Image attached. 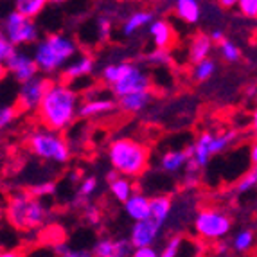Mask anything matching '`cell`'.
<instances>
[{
	"label": "cell",
	"mask_w": 257,
	"mask_h": 257,
	"mask_svg": "<svg viewBox=\"0 0 257 257\" xmlns=\"http://www.w3.org/2000/svg\"><path fill=\"white\" fill-rule=\"evenodd\" d=\"M36 117L45 128L63 132L72 126L76 117H79V95L65 81H52L51 88L36 110Z\"/></svg>",
	"instance_id": "6da1fadb"
},
{
	"label": "cell",
	"mask_w": 257,
	"mask_h": 257,
	"mask_svg": "<svg viewBox=\"0 0 257 257\" xmlns=\"http://www.w3.org/2000/svg\"><path fill=\"white\" fill-rule=\"evenodd\" d=\"M49 210L45 209L40 198L31 194V191H17L9 194L6 203V219L15 230L33 232L45 225Z\"/></svg>",
	"instance_id": "7a4b0ae2"
},
{
	"label": "cell",
	"mask_w": 257,
	"mask_h": 257,
	"mask_svg": "<svg viewBox=\"0 0 257 257\" xmlns=\"http://www.w3.org/2000/svg\"><path fill=\"white\" fill-rule=\"evenodd\" d=\"M108 160L119 175L137 178L148 169L150 148L135 139H115L108 148Z\"/></svg>",
	"instance_id": "3957f363"
},
{
	"label": "cell",
	"mask_w": 257,
	"mask_h": 257,
	"mask_svg": "<svg viewBox=\"0 0 257 257\" xmlns=\"http://www.w3.org/2000/svg\"><path fill=\"white\" fill-rule=\"evenodd\" d=\"M77 52V45L72 38L63 35H49L43 40L35 43V56L36 63L40 67V72L54 74L58 70L65 69V65L72 60Z\"/></svg>",
	"instance_id": "277c9868"
},
{
	"label": "cell",
	"mask_w": 257,
	"mask_h": 257,
	"mask_svg": "<svg viewBox=\"0 0 257 257\" xmlns=\"http://www.w3.org/2000/svg\"><path fill=\"white\" fill-rule=\"evenodd\" d=\"M27 150L42 160L56 164H67L70 160L69 142L60 135V132L49 128H40L27 135Z\"/></svg>",
	"instance_id": "5b68a950"
},
{
	"label": "cell",
	"mask_w": 257,
	"mask_h": 257,
	"mask_svg": "<svg viewBox=\"0 0 257 257\" xmlns=\"http://www.w3.org/2000/svg\"><path fill=\"white\" fill-rule=\"evenodd\" d=\"M193 227L198 239L205 241V243H216V241L225 239L230 234L232 218L223 210L207 207V209L198 210Z\"/></svg>",
	"instance_id": "8992f818"
},
{
	"label": "cell",
	"mask_w": 257,
	"mask_h": 257,
	"mask_svg": "<svg viewBox=\"0 0 257 257\" xmlns=\"http://www.w3.org/2000/svg\"><path fill=\"white\" fill-rule=\"evenodd\" d=\"M4 35L8 36L17 47L35 45L40 40V33L33 18L13 9L4 20Z\"/></svg>",
	"instance_id": "52a82bcc"
},
{
	"label": "cell",
	"mask_w": 257,
	"mask_h": 257,
	"mask_svg": "<svg viewBox=\"0 0 257 257\" xmlns=\"http://www.w3.org/2000/svg\"><path fill=\"white\" fill-rule=\"evenodd\" d=\"M51 85L52 79L45 76H35L27 79L26 83H20V90H18L17 101H15L20 113H33V111L36 113Z\"/></svg>",
	"instance_id": "ba28073f"
},
{
	"label": "cell",
	"mask_w": 257,
	"mask_h": 257,
	"mask_svg": "<svg viewBox=\"0 0 257 257\" xmlns=\"http://www.w3.org/2000/svg\"><path fill=\"white\" fill-rule=\"evenodd\" d=\"M110 90H111V95L117 99L126 94H132V92L151 90V79L141 67L126 61L124 72H122V76L110 86Z\"/></svg>",
	"instance_id": "9c48e42d"
},
{
	"label": "cell",
	"mask_w": 257,
	"mask_h": 257,
	"mask_svg": "<svg viewBox=\"0 0 257 257\" xmlns=\"http://www.w3.org/2000/svg\"><path fill=\"white\" fill-rule=\"evenodd\" d=\"M2 67H4V72L13 76L15 81L18 83H26L27 79L38 76L40 72V67L36 63L35 56L27 54L24 51H18V49L9 56L8 60L2 61Z\"/></svg>",
	"instance_id": "30bf717a"
},
{
	"label": "cell",
	"mask_w": 257,
	"mask_h": 257,
	"mask_svg": "<svg viewBox=\"0 0 257 257\" xmlns=\"http://www.w3.org/2000/svg\"><path fill=\"white\" fill-rule=\"evenodd\" d=\"M162 227L157 219L146 218V219H139V221H133L132 228H130V243H132L133 248H142V246H155L157 239H159Z\"/></svg>",
	"instance_id": "8fae6325"
},
{
	"label": "cell",
	"mask_w": 257,
	"mask_h": 257,
	"mask_svg": "<svg viewBox=\"0 0 257 257\" xmlns=\"http://www.w3.org/2000/svg\"><path fill=\"white\" fill-rule=\"evenodd\" d=\"M133 246L130 239H111V237H101L94 244L92 253L95 257H126L133 253Z\"/></svg>",
	"instance_id": "7c38bea8"
},
{
	"label": "cell",
	"mask_w": 257,
	"mask_h": 257,
	"mask_svg": "<svg viewBox=\"0 0 257 257\" xmlns=\"http://www.w3.org/2000/svg\"><path fill=\"white\" fill-rule=\"evenodd\" d=\"M117 99V97H115ZM111 97H94L88 99L79 106V117L81 119H95V117L106 115L119 108V103Z\"/></svg>",
	"instance_id": "4fadbf2b"
},
{
	"label": "cell",
	"mask_w": 257,
	"mask_h": 257,
	"mask_svg": "<svg viewBox=\"0 0 257 257\" xmlns=\"http://www.w3.org/2000/svg\"><path fill=\"white\" fill-rule=\"evenodd\" d=\"M95 61L92 56L79 54L74 56L63 69V81H72V79H81V77L90 76L94 72Z\"/></svg>",
	"instance_id": "5bb4252c"
},
{
	"label": "cell",
	"mask_w": 257,
	"mask_h": 257,
	"mask_svg": "<svg viewBox=\"0 0 257 257\" xmlns=\"http://www.w3.org/2000/svg\"><path fill=\"white\" fill-rule=\"evenodd\" d=\"M214 40L212 36L207 35V33H198L191 38L189 42V49H187V54H189V61L191 63H198V61L205 60V58H210V52L214 49Z\"/></svg>",
	"instance_id": "9a60e30c"
},
{
	"label": "cell",
	"mask_w": 257,
	"mask_h": 257,
	"mask_svg": "<svg viewBox=\"0 0 257 257\" xmlns=\"http://www.w3.org/2000/svg\"><path fill=\"white\" fill-rule=\"evenodd\" d=\"M150 36L153 40L155 47H162V49H171L173 43L176 42L175 29H173L171 22L167 20H153L150 24Z\"/></svg>",
	"instance_id": "2e32d148"
},
{
	"label": "cell",
	"mask_w": 257,
	"mask_h": 257,
	"mask_svg": "<svg viewBox=\"0 0 257 257\" xmlns=\"http://www.w3.org/2000/svg\"><path fill=\"white\" fill-rule=\"evenodd\" d=\"M151 99H153L151 90H139L119 97L117 103H119V110L124 111V113H141L142 110L148 108V104L151 103Z\"/></svg>",
	"instance_id": "e0dca14e"
},
{
	"label": "cell",
	"mask_w": 257,
	"mask_h": 257,
	"mask_svg": "<svg viewBox=\"0 0 257 257\" xmlns=\"http://www.w3.org/2000/svg\"><path fill=\"white\" fill-rule=\"evenodd\" d=\"M124 212L133 221L151 218V198L142 193H133L124 202Z\"/></svg>",
	"instance_id": "ac0fdd59"
},
{
	"label": "cell",
	"mask_w": 257,
	"mask_h": 257,
	"mask_svg": "<svg viewBox=\"0 0 257 257\" xmlns=\"http://www.w3.org/2000/svg\"><path fill=\"white\" fill-rule=\"evenodd\" d=\"M202 0H175V15L184 24L194 26L202 20Z\"/></svg>",
	"instance_id": "d6986e66"
},
{
	"label": "cell",
	"mask_w": 257,
	"mask_h": 257,
	"mask_svg": "<svg viewBox=\"0 0 257 257\" xmlns=\"http://www.w3.org/2000/svg\"><path fill=\"white\" fill-rule=\"evenodd\" d=\"M191 150L189 146L185 150H171L160 157V167L166 173H180L182 169H185L189 159H191Z\"/></svg>",
	"instance_id": "ffe728a7"
},
{
	"label": "cell",
	"mask_w": 257,
	"mask_h": 257,
	"mask_svg": "<svg viewBox=\"0 0 257 257\" xmlns=\"http://www.w3.org/2000/svg\"><path fill=\"white\" fill-rule=\"evenodd\" d=\"M210 142H212V133L203 132L193 144H189V150H191L193 159L196 160L202 167H205L207 164L210 162V159L214 157L212 151H210Z\"/></svg>",
	"instance_id": "44dd1931"
},
{
	"label": "cell",
	"mask_w": 257,
	"mask_h": 257,
	"mask_svg": "<svg viewBox=\"0 0 257 257\" xmlns=\"http://www.w3.org/2000/svg\"><path fill=\"white\" fill-rule=\"evenodd\" d=\"M155 20V15L151 11H135L132 13L126 22L122 24V35L124 36H133L139 29L142 27H150V24Z\"/></svg>",
	"instance_id": "7402d4cb"
},
{
	"label": "cell",
	"mask_w": 257,
	"mask_h": 257,
	"mask_svg": "<svg viewBox=\"0 0 257 257\" xmlns=\"http://www.w3.org/2000/svg\"><path fill=\"white\" fill-rule=\"evenodd\" d=\"M108 184H110L111 196L115 198L117 202H120V203H124L126 200L135 193V187H133V184H132V178H128V176H124V175H117L115 178L108 180Z\"/></svg>",
	"instance_id": "603a6c76"
},
{
	"label": "cell",
	"mask_w": 257,
	"mask_h": 257,
	"mask_svg": "<svg viewBox=\"0 0 257 257\" xmlns=\"http://www.w3.org/2000/svg\"><path fill=\"white\" fill-rule=\"evenodd\" d=\"M173 210V200L167 194H159L151 198V218L157 219L160 225H166L167 218Z\"/></svg>",
	"instance_id": "cb8c5ba5"
},
{
	"label": "cell",
	"mask_w": 257,
	"mask_h": 257,
	"mask_svg": "<svg viewBox=\"0 0 257 257\" xmlns=\"http://www.w3.org/2000/svg\"><path fill=\"white\" fill-rule=\"evenodd\" d=\"M52 0H13L15 9L29 18H36Z\"/></svg>",
	"instance_id": "d4e9b609"
},
{
	"label": "cell",
	"mask_w": 257,
	"mask_h": 257,
	"mask_svg": "<svg viewBox=\"0 0 257 257\" xmlns=\"http://www.w3.org/2000/svg\"><path fill=\"white\" fill-rule=\"evenodd\" d=\"M216 72V61L212 58H205V60L193 63V70H191V76H193L194 81L203 83L209 81L210 77L214 76Z\"/></svg>",
	"instance_id": "484cf974"
},
{
	"label": "cell",
	"mask_w": 257,
	"mask_h": 257,
	"mask_svg": "<svg viewBox=\"0 0 257 257\" xmlns=\"http://www.w3.org/2000/svg\"><path fill=\"white\" fill-rule=\"evenodd\" d=\"M253 243H255V234L252 230H241L232 239V248L237 253H246L253 248Z\"/></svg>",
	"instance_id": "4316f807"
},
{
	"label": "cell",
	"mask_w": 257,
	"mask_h": 257,
	"mask_svg": "<svg viewBox=\"0 0 257 257\" xmlns=\"http://www.w3.org/2000/svg\"><path fill=\"white\" fill-rule=\"evenodd\" d=\"M236 139H237L236 132H225V133H219V135H212V142H210L212 155H219L223 151H227L236 142Z\"/></svg>",
	"instance_id": "83f0119b"
},
{
	"label": "cell",
	"mask_w": 257,
	"mask_h": 257,
	"mask_svg": "<svg viewBox=\"0 0 257 257\" xmlns=\"http://www.w3.org/2000/svg\"><path fill=\"white\" fill-rule=\"evenodd\" d=\"M124 67H126V61H122V63L106 65V67L101 70V81H103L104 85L110 88V86L113 85V83H115L120 76H122V72H124Z\"/></svg>",
	"instance_id": "f1b7e54d"
},
{
	"label": "cell",
	"mask_w": 257,
	"mask_h": 257,
	"mask_svg": "<svg viewBox=\"0 0 257 257\" xmlns=\"http://www.w3.org/2000/svg\"><path fill=\"white\" fill-rule=\"evenodd\" d=\"M219 49V56H221L223 61H228V63H236L241 58V49L237 47L236 43L230 42L228 38H225L221 43L218 45Z\"/></svg>",
	"instance_id": "f546056e"
},
{
	"label": "cell",
	"mask_w": 257,
	"mask_h": 257,
	"mask_svg": "<svg viewBox=\"0 0 257 257\" xmlns=\"http://www.w3.org/2000/svg\"><path fill=\"white\" fill-rule=\"evenodd\" d=\"M253 187H257V169H255V166H253L250 171L244 173V175L239 178V182L236 184V193L244 194V193H248V191H252Z\"/></svg>",
	"instance_id": "4dcf8cb0"
},
{
	"label": "cell",
	"mask_w": 257,
	"mask_h": 257,
	"mask_svg": "<svg viewBox=\"0 0 257 257\" xmlns=\"http://www.w3.org/2000/svg\"><path fill=\"white\" fill-rule=\"evenodd\" d=\"M95 189H97V180H95L94 176L85 178V180L79 184V187H77L76 203H81V202H85V200H88V198L95 193Z\"/></svg>",
	"instance_id": "1f68e13d"
},
{
	"label": "cell",
	"mask_w": 257,
	"mask_h": 257,
	"mask_svg": "<svg viewBox=\"0 0 257 257\" xmlns=\"http://www.w3.org/2000/svg\"><path fill=\"white\" fill-rule=\"evenodd\" d=\"M182 248H184V237H182V236H173V237H169V239L166 241V244H164V250L160 252V255H162V257H176L178 253L182 252Z\"/></svg>",
	"instance_id": "d6a6232c"
},
{
	"label": "cell",
	"mask_w": 257,
	"mask_h": 257,
	"mask_svg": "<svg viewBox=\"0 0 257 257\" xmlns=\"http://www.w3.org/2000/svg\"><path fill=\"white\" fill-rule=\"evenodd\" d=\"M146 60L151 65H171L173 58L169 49H162V47H155L150 54L146 56Z\"/></svg>",
	"instance_id": "836d02e7"
},
{
	"label": "cell",
	"mask_w": 257,
	"mask_h": 257,
	"mask_svg": "<svg viewBox=\"0 0 257 257\" xmlns=\"http://www.w3.org/2000/svg\"><path fill=\"white\" fill-rule=\"evenodd\" d=\"M18 108L17 104H6V106L0 108V128L6 130L15 119H17V113H18Z\"/></svg>",
	"instance_id": "e575fe53"
},
{
	"label": "cell",
	"mask_w": 257,
	"mask_h": 257,
	"mask_svg": "<svg viewBox=\"0 0 257 257\" xmlns=\"http://www.w3.org/2000/svg\"><path fill=\"white\" fill-rule=\"evenodd\" d=\"M237 9L244 18L257 20V0H239Z\"/></svg>",
	"instance_id": "d590c367"
},
{
	"label": "cell",
	"mask_w": 257,
	"mask_h": 257,
	"mask_svg": "<svg viewBox=\"0 0 257 257\" xmlns=\"http://www.w3.org/2000/svg\"><path fill=\"white\" fill-rule=\"evenodd\" d=\"M31 194H35L38 198H43V196H51V194L56 193V184L54 182H42V184H36L29 189Z\"/></svg>",
	"instance_id": "8d00e7d4"
},
{
	"label": "cell",
	"mask_w": 257,
	"mask_h": 257,
	"mask_svg": "<svg viewBox=\"0 0 257 257\" xmlns=\"http://www.w3.org/2000/svg\"><path fill=\"white\" fill-rule=\"evenodd\" d=\"M15 51H17V45L2 33V36H0V60L6 61Z\"/></svg>",
	"instance_id": "74e56055"
},
{
	"label": "cell",
	"mask_w": 257,
	"mask_h": 257,
	"mask_svg": "<svg viewBox=\"0 0 257 257\" xmlns=\"http://www.w3.org/2000/svg\"><path fill=\"white\" fill-rule=\"evenodd\" d=\"M97 35L101 42H106L111 36V20L108 17H101L97 20Z\"/></svg>",
	"instance_id": "f35d334b"
},
{
	"label": "cell",
	"mask_w": 257,
	"mask_h": 257,
	"mask_svg": "<svg viewBox=\"0 0 257 257\" xmlns=\"http://www.w3.org/2000/svg\"><path fill=\"white\" fill-rule=\"evenodd\" d=\"M85 219L90 225H97L99 219H101V212H99L97 205H86L85 207Z\"/></svg>",
	"instance_id": "ab89813d"
},
{
	"label": "cell",
	"mask_w": 257,
	"mask_h": 257,
	"mask_svg": "<svg viewBox=\"0 0 257 257\" xmlns=\"http://www.w3.org/2000/svg\"><path fill=\"white\" fill-rule=\"evenodd\" d=\"M132 255L135 257H157L160 255V252L155 246H142V248H133Z\"/></svg>",
	"instance_id": "60d3db41"
},
{
	"label": "cell",
	"mask_w": 257,
	"mask_h": 257,
	"mask_svg": "<svg viewBox=\"0 0 257 257\" xmlns=\"http://www.w3.org/2000/svg\"><path fill=\"white\" fill-rule=\"evenodd\" d=\"M52 248H54L56 255H61V257H72V252H74V250H70V246H67L65 243H54Z\"/></svg>",
	"instance_id": "b9f144b4"
},
{
	"label": "cell",
	"mask_w": 257,
	"mask_h": 257,
	"mask_svg": "<svg viewBox=\"0 0 257 257\" xmlns=\"http://www.w3.org/2000/svg\"><path fill=\"white\" fill-rule=\"evenodd\" d=\"M198 182H200V173H185L184 176L185 187H196Z\"/></svg>",
	"instance_id": "7bdbcfd3"
},
{
	"label": "cell",
	"mask_w": 257,
	"mask_h": 257,
	"mask_svg": "<svg viewBox=\"0 0 257 257\" xmlns=\"http://www.w3.org/2000/svg\"><path fill=\"white\" fill-rule=\"evenodd\" d=\"M218 2L219 8L223 9H232V8H237V4H239V0H216Z\"/></svg>",
	"instance_id": "ee69618b"
},
{
	"label": "cell",
	"mask_w": 257,
	"mask_h": 257,
	"mask_svg": "<svg viewBox=\"0 0 257 257\" xmlns=\"http://www.w3.org/2000/svg\"><path fill=\"white\" fill-rule=\"evenodd\" d=\"M210 36H212V40H214L216 45H219V43H221L223 40L227 38V36H225V33H223L221 29H214L212 33H210Z\"/></svg>",
	"instance_id": "f6af8a7d"
},
{
	"label": "cell",
	"mask_w": 257,
	"mask_h": 257,
	"mask_svg": "<svg viewBox=\"0 0 257 257\" xmlns=\"http://www.w3.org/2000/svg\"><path fill=\"white\" fill-rule=\"evenodd\" d=\"M250 160H252V164H257V141L250 148Z\"/></svg>",
	"instance_id": "bcb514c9"
},
{
	"label": "cell",
	"mask_w": 257,
	"mask_h": 257,
	"mask_svg": "<svg viewBox=\"0 0 257 257\" xmlns=\"http://www.w3.org/2000/svg\"><path fill=\"white\" fill-rule=\"evenodd\" d=\"M252 132L257 135V108L253 110V113H252Z\"/></svg>",
	"instance_id": "7dc6e473"
},
{
	"label": "cell",
	"mask_w": 257,
	"mask_h": 257,
	"mask_svg": "<svg viewBox=\"0 0 257 257\" xmlns=\"http://www.w3.org/2000/svg\"><path fill=\"white\" fill-rule=\"evenodd\" d=\"M63 2H67V0H52V4H63Z\"/></svg>",
	"instance_id": "c3c4849f"
},
{
	"label": "cell",
	"mask_w": 257,
	"mask_h": 257,
	"mask_svg": "<svg viewBox=\"0 0 257 257\" xmlns=\"http://www.w3.org/2000/svg\"><path fill=\"white\" fill-rule=\"evenodd\" d=\"M253 166H255V169H257V164H253ZM255 189H257V187H255Z\"/></svg>",
	"instance_id": "681fc988"
}]
</instances>
